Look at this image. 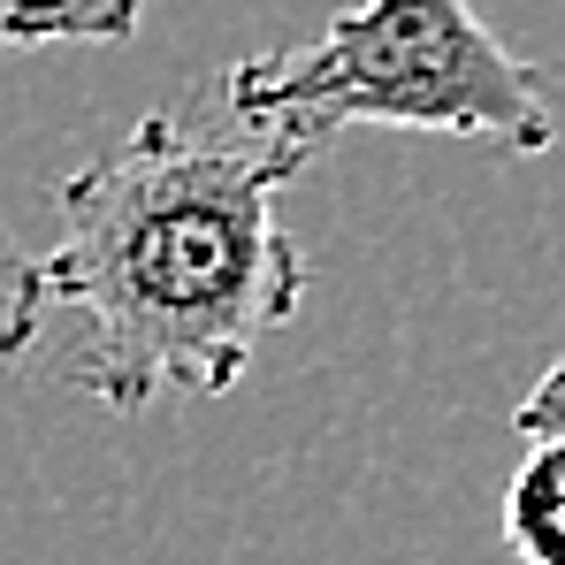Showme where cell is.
<instances>
[{
	"label": "cell",
	"mask_w": 565,
	"mask_h": 565,
	"mask_svg": "<svg viewBox=\"0 0 565 565\" xmlns=\"http://www.w3.org/2000/svg\"><path fill=\"white\" fill-rule=\"evenodd\" d=\"M313 153L184 115H146L115 153L62 177V230L39 260L46 313L77 344L62 382L107 413L153 397H222L306 306V253L282 230V184Z\"/></svg>",
	"instance_id": "6da1fadb"
},
{
	"label": "cell",
	"mask_w": 565,
	"mask_h": 565,
	"mask_svg": "<svg viewBox=\"0 0 565 565\" xmlns=\"http://www.w3.org/2000/svg\"><path fill=\"white\" fill-rule=\"evenodd\" d=\"M222 115L321 161L337 130H436L497 153H551L558 122L543 70L520 62L473 0H360L321 23V39L245 54L222 70Z\"/></svg>",
	"instance_id": "7a4b0ae2"
},
{
	"label": "cell",
	"mask_w": 565,
	"mask_h": 565,
	"mask_svg": "<svg viewBox=\"0 0 565 565\" xmlns=\"http://www.w3.org/2000/svg\"><path fill=\"white\" fill-rule=\"evenodd\" d=\"M520 467L504 481V543L527 565H565V360L543 367V382L512 413Z\"/></svg>",
	"instance_id": "3957f363"
},
{
	"label": "cell",
	"mask_w": 565,
	"mask_h": 565,
	"mask_svg": "<svg viewBox=\"0 0 565 565\" xmlns=\"http://www.w3.org/2000/svg\"><path fill=\"white\" fill-rule=\"evenodd\" d=\"M146 0H0V46H122Z\"/></svg>",
	"instance_id": "277c9868"
},
{
	"label": "cell",
	"mask_w": 565,
	"mask_h": 565,
	"mask_svg": "<svg viewBox=\"0 0 565 565\" xmlns=\"http://www.w3.org/2000/svg\"><path fill=\"white\" fill-rule=\"evenodd\" d=\"M46 329V282H39V260L0 237V367H15Z\"/></svg>",
	"instance_id": "5b68a950"
}]
</instances>
